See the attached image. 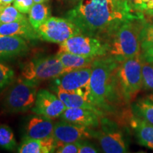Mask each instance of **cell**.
<instances>
[{"instance_id":"21","label":"cell","mask_w":153,"mask_h":153,"mask_svg":"<svg viewBox=\"0 0 153 153\" xmlns=\"http://www.w3.org/2000/svg\"><path fill=\"white\" fill-rule=\"evenodd\" d=\"M50 16V9L45 4L35 3L28 12V21L34 29L37 30Z\"/></svg>"},{"instance_id":"13","label":"cell","mask_w":153,"mask_h":153,"mask_svg":"<svg viewBox=\"0 0 153 153\" xmlns=\"http://www.w3.org/2000/svg\"><path fill=\"white\" fill-rule=\"evenodd\" d=\"M54 126L51 118L36 114L27 120L23 140H42L53 137Z\"/></svg>"},{"instance_id":"7","label":"cell","mask_w":153,"mask_h":153,"mask_svg":"<svg viewBox=\"0 0 153 153\" xmlns=\"http://www.w3.org/2000/svg\"><path fill=\"white\" fill-rule=\"evenodd\" d=\"M101 130H94L93 137L98 140L103 152L123 153L128 152V143L125 134L115 122L101 118Z\"/></svg>"},{"instance_id":"24","label":"cell","mask_w":153,"mask_h":153,"mask_svg":"<svg viewBox=\"0 0 153 153\" xmlns=\"http://www.w3.org/2000/svg\"><path fill=\"white\" fill-rule=\"evenodd\" d=\"M0 147L8 150H14L16 147L14 133L7 125L0 126Z\"/></svg>"},{"instance_id":"20","label":"cell","mask_w":153,"mask_h":153,"mask_svg":"<svg viewBox=\"0 0 153 153\" xmlns=\"http://www.w3.org/2000/svg\"><path fill=\"white\" fill-rule=\"evenodd\" d=\"M56 55L63 65L71 70L90 67L96 59L68 52H58Z\"/></svg>"},{"instance_id":"19","label":"cell","mask_w":153,"mask_h":153,"mask_svg":"<svg viewBox=\"0 0 153 153\" xmlns=\"http://www.w3.org/2000/svg\"><path fill=\"white\" fill-rule=\"evenodd\" d=\"M57 97L62 101L67 108H83L94 111L99 113L101 116H104V114L98 108L86 100L81 96L74 93H70L60 89H56Z\"/></svg>"},{"instance_id":"29","label":"cell","mask_w":153,"mask_h":153,"mask_svg":"<svg viewBox=\"0 0 153 153\" xmlns=\"http://www.w3.org/2000/svg\"><path fill=\"white\" fill-rule=\"evenodd\" d=\"M149 1L150 0H127V2L133 12L144 13L148 8Z\"/></svg>"},{"instance_id":"9","label":"cell","mask_w":153,"mask_h":153,"mask_svg":"<svg viewBox=\"0 0 153 153\" xmlns=\"http://www.w3.org/2000/svg\"><path fill=\"white\" fill-rule=\"evenodd\" d=\"M36 30L40 39L58 44L82 33L79 28L70 19L55 16H50Z\"/></svg>"},{"instance_id":"15","label":"cell","mask_w":153,"mask_h":153,"mask_svg":"<svg viewBox=\"0 0 153 153\" xmlns=\"http://www.w3.org/2000/svg\"><path fill=\"white\" fill-rule=\"evenodd\" d=\"M29 48L23 38L0 35V60H9L25 55Z\"/></svg>"},{"instance_id":"11","label":"cell","mask_w":153,"mask_h":153,"mask_svg":"<svg viewBox=\"0 0 153 153\" xmlns=\"http://www.w3.org/2000/svg\"><path fill=\"white\" fill-rule=\"evenodd\" d=\"M94 130L86 126L63 121L55 124L53 137L57 143H70L93 137Z\"/></svg>"},{"instance_id":"5","label":"cell","mask_w":153,"mask_h":153,"mask_svg":"<svg viewBox=\"0 0 153 153\" xmlns=\"http://www.w3.org/2000/svg\"><path fill=\"white\" fill-rule=\"evenodd\" d=\"M71 71L62 64L57 55H50L34 58L24 65L21 78L25 81L38 84L55 79L65 72Z\"/></svg>"},{"instance_id":"10","label":"cell","mask_w":153,"mask_h":153,"mask_svg":"<svg viewBox=\"0 0 153 153\" xmlns=\"http://www.w3.org/2000/svg\"><path fill=\"white\" fill-rule=\"evenodd\" d=\"M91 67L74 69L55 78L56 89L74 93L89 101Z\"/></svg>"},{"instance_id":"6","label":"cell","mask_w":153,"mask_h":153,"mask_svg":"<svg viewBox=\"0 0 153 153\" xmlns=\"http://www.w3.org/2000/svg\"><path fill=\"white\" fill-rule=\"evenodd\" d=\"M38 85L19 78L6 94L3 106L9 113L26 112L33 108L37 95Z\"/></svg>"},{"instance_id":"23","label":"cell","mask_w":153,"mask_h":153,"mask_svg":"<svg viewBox=\"0 0 153 153\" xmlns=\"http://www.w3.org/2000/svg\"><path fill=\"white\" fill-rule=\"evenodd\" d=\"M25 19L26 17L24 14L19 11L14 6H6L0 9V24L18 22Z\"/></svg>"},{"instance_id":"22","label":"cell","mask_w":153,"mask_h":153,"mask_svg":"<svg viewBox=\"0 0 153 153\" xmlns=\"http://www.w3.org/2000/svg\"><path fill=\"white\" fill-rule=\"evenodd\" d=\"M131 112L137 117L153 124V102L147 97L134 102L131 106Z\"/></svg>"},{"instance_id":"4","label":"cell","mask_w":153,"mask_h":153,"mask_svg":"<svg viewBox=\"0 0 153 153\" xmlns=\"http://www.w3.org/2000/svg\"><path fill=\"white\" fill-rule=\"evenodd\" d=\"M142 53L120 62L118 68V79L123 98L128 104L143 88Z\"/></svg>"},{"instance_id":"30","label":"cell","mask_w":153,"mask_h":153,"mask_svg":"<svg viewBox=\"0 0 153 153\" xmlns=\"http://www.w3.org/2000/svg\"><path fill=\"white\" fill-rule=\"evenodd\" d=\"M14 7L22 14H28L31 7L34 4L33 0H14Z\"/></svg>"},{"instance_id":"1","label":"cell","mask_w":153,"mask_h":153,"mask_svg":"<svg viewBox=\"0 0 153 153\" xmlns=\"http://www.w3.org/2000/svg\"><path fill=\"white\" fill-rule=\"evenodd\" d=\"M143 16L142 12L131 11L124 0H79L66 14L82 34L107 43L122 24Z\"/></svg>"},{"instance_id":"3","label":"cell","mask_w":153,"mask_h":153,"mask_svg":"<svg viewBox=\"0 0 153 153\" xmlns=\"http://www.w3.org/2000/svg\"><path fill=\"white\" fill-rule=\"evenodd\" d=\"M144 16L126 21L119 26L108 42V55L118 62L141 53L140 33L145 23Z\"/></svg>"},{"instance_id":"12","label":"cell","mask_w":153,"mask_h":153,"mask_svg":"<svg viewBox=\"0 0 153 153\" xmlns=\"http://www.w3.org/2000/svg\"><path fill=\"white\" fill-rule=\"evenodd\" d=\"M67 107L58 97L45 89L38 91L31 111L50 118L60 117Z\"/></svg>"},{"instance_id":"34","label":"cell","mask_w":153,"mask_h":153,"mask_svg":"<svg viewBox=\"0 0 153 153\" xmlns=\"http://www.w3.org/2000/svg\"><path fill=\"white\" fill-rule=\"evenodd\" d=\"M64 1H65L67 3L69 4H76L78 2H79V0H63Z\"/></svg>"},{"instance_id":"8","label":"cell","mask_w":153,"mask_h":153,"mask_svg":"<svg viewBox=\"0 0 153 153\" xmlns=\"http://www.w3.org/2000/svg\"><path fill=\"white\" fill-rule=\"evenodd\" d=\"M108 44L98 38L77 34L60 44L58 52H68L82 56L94 57L108 55Z\"/></svg>"},{"instance_id":"28","label":"cell","mask_w":153,"mask_h":153,"mask_svg":"<svg viewBox=\"0 0 153 153\" xmlns=\"http://www.w3.org/2000/svg\"><path fill=\"white\" fill-rule=\"evenodd\" d=\"M81 140L75 143H57L55 152L57 153H76L79 152Z\"/></svg>"},{"instance_id":"38","label":"cell","mask_w":153,"mask_h":153,"mask_svg":"<svg viewBox=\"0 0 153 153\" xmlns=\"http://www.w3.org/2000/svg\"><path fill=\"white\" fill-rule=\"evenodd\" d=\"M1 7H1V6H0V9H1Z\"/></svg>"},{"instance_id":"27","label":"cell","mask_w":153,"mask_h":153,"mask_svg":"<svg viewBox=\"0 0 153 153\" xmlns=\"http://www.w3.org/2000/svg\"><path fill=\"white\" fill-rule=\"evenodd\" d=\"M14 79V72L9 67L0 63V90L10 85Z\"/></svg>"},{"instance_id":"2","label":"cell","mask_w":153,"mask_h":153,"mask_svg":"<svg viewBox=\"0 0 153 153\" xmlns=\"http://www.w3.org/2000/svg\"><path fill=\"white\" fill-rule=\"evenodd\" d=\"M120 62L109 55L97 57L91 64L90 94L89 101L105 114L113 113L126 104L118 79Z\"/></svg>"},{"instance_id":"16","label":"cell","mask_w":153,"mask_h":153,"mask_svg":"<svg viewBox=\"0 0 153 153\" xmlns=\"http://www.w3.org/2000/svg\"><path fill=\"white\" fill-rule=\"evenodd\" d=\"M0 35L19 36L30 41L39 38L37 30L34 29L27 19L7 24H0Z\"/></svg>"},{"instance_id":"37","label":"cell","mask_w":153,"mask_h":153,"mask_svg":"<svg viewBox=\"0 0 153 153\" xmlns=\"http://www.w3.org/2000/svg\"><path fill=\"white\" fill-rule=\"evenodd\" d=\"M146 14L149 15V16L153 17V9H152V10L150 11H148V12H146Z\"/></svg>"},{"instance_id":"25","label":"cell","mask_w":153,"mask_h":153,"mask_svg":"<svg viewBox=\"0 0 153 153\" xmlns=\"http://www.w3.org/2000/svg\"><path fill=\"white\" fill-rule=\"evenodd\" d=\"M143 89L145 91H153V63L142 60Z\"/></svg>"},{"instance_id":"26","label":"cell","mask_w":153,"mask_h":153,"mask_svg":"<svg viewBox=\"0 0 153 153\" xmlns=\"http://www.w3.org/2000/svg\"><path fill=\"white\" fill-rule=\"evenodd\" d=\"M141 50L153 48V22L145 23L140 33Z\"/></svg>"},{"instance_id":"17","label":"cell","mask_w":153,"mask_h":153,"mask_svg":"<svg viewBox=\"0 0 153 153\" xmlns=\"http://www.w3.org/2000/svg\"><path fill=\"white\" fill-rule=\"evenodd\" d=\"M130 126L135 133L137 143L153 150V124L132 114Z\"/></svg>"},{"instance_id":"32","label":"cell","mask_w":153,"mask_h":153,"mask_svg":"<svg viewBox=\"0 0 153 153\" xmlns=\"http://www.w3.org/2000/svg\"><path fill=\"white\" fill-rule=\"evenodd\" d=\"M142 55L143 58L145 60L148 61L151 63H153V48H148L145 50V51H142Z\"/></svg>"},{"instance_id":"39","label":"cell","mask_w":153,"mask_h":153,"mask_svg":"<svg viewBox=\"0 0 153 153\" xmlns=\"http://www.w3.org/2000/svg\"><path fill=\"white\" fill-rule=\"evenodd\" d=\"M124 1H127V0H124Z\"/></svg>"},{"instance_id":"35","label":"cell","mask_w":153,"mask_h":153,"mask_svg":"<svg viewBox=\"0 0 153 153\" xmlns=\"http://www.w3.org/2000/svg\"><path fill=\"white\" fill-rule=\"evenodd\" d=\"M48 0H33L34 3H45Z\"/></svg>"},{"instance_id":"18","label":"cell","mask_w":153,"mask_h":153,"mask_svg":"<svg viewBox=\"0 0 153 153\" xmlns=\"http://www.w3.org/2000/svg\"><path fill=\"white\" fill-rule=\"evenodd\" d=\"M57 141L53 137L47 139L23 140L18 151L19 153H49L55 152Z\"/></svg>"},{"instance_id":"36","label":"cell","mask_w":153,"mask_h":153,"mask_svg":"<svg viewBox=\"0 0 153 153\" xmlns=\"http://www.w3.org/2000/svg\"><path fill=\"white\" fill-rule=\"evenodd\" d=\"M147 97H148V98L150 99V100L152 101V102H153V93L151 94H150V95H148Z\"/></svg>"},{"instance_id":"33","label":"cell","mask_w":153,"mask_h":153,"mask_svg":"<svg viewBox=\"0 0 153 153\" xmlns=\"http://www.w3.org/2000/svg\"><path fill=\"white\" fill-rule=\"evenodd\" d=\"M14 0H0V6L6 7V6L11 5V3L14 2Z\"/></svg>"},{"instance_id":"31","label":"cell","mask_w":153,"mask_h":153,"mask_svg":"<svg viewBox=\"0 0 153 153\" xmlns=\"http://www.w3.org/2000/svg\"><path fill=\"white\" fill-rule=\"evenodd\" d=\"M99 152L100 151L99 149L93 144L87 142V141H85V140H81L78 153H97Z\"/></svg>"},{"instance_id":"14","label":"cell","mask_w":153,"mask_h":153,"mask_svg":"<svg viewBox=\"0 0 153 153\" xmlns=\"http://www.w3.org/2000/svg\"><path fill=\"white\" fill-rule=\"evenodd\" d=\"M60 117L62 120L92 128L99 127L102 116L99 113L87 108H67Z\"/></svg>"}]
</instances>
